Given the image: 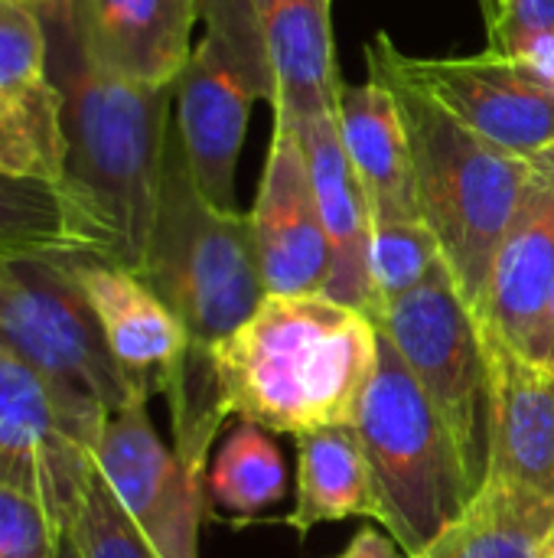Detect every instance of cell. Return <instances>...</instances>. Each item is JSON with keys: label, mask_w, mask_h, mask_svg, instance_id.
Returning a JSON list of instances; mask_svg holds the SVG:
<instances>
[{"label": "cell", "mask_w": 554, "mask_h": 558, "mask_svg": "<svg viewBox=\"0 0 554 558\" xmlns=\"http://www.w3.org/2000/svg\"><path fill=\"white\" fill-rule=\"evenodd\" d=\"M42 29L62 95L59 186L82 255L140 275L157 219L173 85H144L91 65L75 43L69 10L42 20Z\"/></svg>", "instance_id": "cell-1"}, {"label": "cell", "mask_w": 554, "mask_h": 558, "mask_svg": "<svg viewBox=\"0 0 554 558\" xmlns=\"http://www.w3.org/2000/svg\"><path fill=\"white\" fill-rule=\"evenodd\" d=\"M369 314L323 294H264L255 314L209 350L222 415L278 435L353 425L379 366Z\"/></svg>", "instance_id": "cell-2"}, {"label": "cell", "mask_w": 554, "mask_h": 558, "mask_svg": "<svg viewBox=\"0 0 554 558\" xmlns=\"http://www.w3.org/2000/svg\"><path fill=\"white\" fill-rule=\"evenodd\" d=\"M369 75L385 82L402 108L421 219L434 232L467 307L480 320L500 242L535 163L493 147L402 78Z\"/></svg>", "instance_id": "cell-3"}, {"label": "cell", "mask_w": 554, "mask_h": 558, "mask_svg": "<svg viewBox=\"0 0 554 558\" xmlns=\"http://www.w3.org/2000/svg\"><path fill=\"white\" fill-rule=\"evenodd\" d=\"M140 278L180 317L193 350L209 353L238 330L264 301L251 219L212 206L186 163L176 124H170L157 219Z\"/></svg>", "instance_id": "cell-4"}, {"label": "cell", "mask_w": 554, "mask_h": 558, "mask_svg": "<svg viewBox=\"0 0 554 558\" xmlns=\"http://www.w3.org/2000/svg\"><path fill=\"white\" fill-rule=\"evenodd\" d=\"M379 497V526L415 558L477 497L441 415L382 337L353 422Z\"/></svg>", "instance_id": "cell-5"}, {"label": "cell", "mask_w": 554, "mask_h": 558, "mask_svg": "<svg viewBox=\"0 0 554 558\" xmlns=\"http://www.w3.org/2000/svg\"><path fill=\"white\" fill-rule=\"evenodd\" d=\"M206 33L173 85V124L199 193L235 206V170L255 101L274 105V72L255 0H199Z\"/></svg>", "instance_id": "cell-6"}, {"label": "cell", "mask_w": 554, "mask_h": 558, "mask_svg": "<svg viewBox=\"0 0 554 558\" xmlns=\"http://www.w3.org/2000/svg\"><path fill=\"white\" fill-rule=\"evenodd\" d=\"M0 350L101 418L140 396L101 337L72 255L0 258Z\"/></svg>", "instance_id": "cell-7"}, {"label": "cell", "mask_w": 554, "mask_h": 558, "mask_svg": "<svg viewBox=\"0 0 554 558\" xmlns=\"http://www.w3.org/2000/svg\"><path fill=\"white\" fill-rule=\"evenodd\" d=\"M372 324L405 360L480 490L490 458V379L477 314L467 307L447 262L421 288L382 307Z\"/></svg>", "instance_id": "cell-8"}, {"label": "cell", "mask_w": 554, "mask_h": 558, "mask_svg": "<svg viewBox=\"0 0 554 558\" xmlns=\"http://www.w3.org/2000/svg\"><path fill=\"white\" fill-rule=\"evenodd\" d=\"M104 422L0 350V484L39 500L62 530L95 477Z\"/></svg>", "instance_id": "cell-9"}, {"label": "cell", "mask_w": 554, "mask_h": 558, "mask_svg": "<svg viewBox=\"0 0 554 558\" xmlns=\"http://www.w3.org/2000/svg\"><path fill=\"white\" fill-rule=\"evenodd\" d=\"M369 72L424 92L464 128L493 147L539 163L554 157V92L526 78L509 59L487 49L464 59H415L382 33L366 49Z\"/></svg>", "instance_id": "cell-10"}, {"label": "cell", "mask_w": 554, "mask_h": 558, "mask_svg": "<svg viewBox=\"0 0 554 558\" xmlns=\"http://www.w3.org/2000/svg\"><path fill=\"white\" fill-rule=\"evenodd\" d=\"M147 402L134 396L108 415L95 445V471L157 556L199 558L206 487L160 441Z\"/></svg>", "instance_id": "cell-11"}, {"label": "cell", "mask_w": 554, "mask_h": 558, "mask_svg": "<svg viewBox=\"0 0 554 558\" xmlns=\"http://www.w3.org/2000/svg\"><path fill=\"white\" fill-rule=\"evenodd\" d=\"M248 219L264 294H323L330 278V242L317 209L304 144L284 124H274Z\"/></svg>", "instance_id": "cell-12"}, {"label": "cell", "mask_w": 554, "mask_h": 558, "mask_svg": "<svg viewBox=\"0 0 554 558\" xmlns=\"http://www.w3.org/2000/svg\"><path fill=\"white\" fill-rule=\"evenodd\" d=\"M72 268L124 379L147 399L167 396L183 376L193 347L180 317L140 275L121 265L72 255Z\"/></svg>", "instance_id": "cell-13"}, {"label": "cell", "mask_w": 554, "mask_h": 558, "mask_svg": "<svg viewBox=\"0 0 554 558\" xmlns=\"http://www.w3.org/2000/svg\"><path fill=\"white\" fill-rule=\"evenodd\" d=\"M554 291V157L532 167L522 203L500 242L477 324L539 363Z\"/></svg>", "instance_id": "cell-14"}, {"label": "cell", "mask_w": 554, "mask_h": 558, "mask_svg": "<svg viewBox=\"0 0 554 558\" xmlns=\"http://www.w3.org/2000/svg\"><path fill=\"white\" fill-rule=\"evenodd\" d=\"M490 379L487 477H500L554 500V369L522 356L480 324Z\"/></svg>", "instance_id": "cell-15"}, {"label": "cell", "mask_w": 554, "mask_h": 558, "mask_svg": "<svg viewBox=\"0 0 554 558\" xmlns=\"http://www.w3.org/2000/svg\"><path fill=\"white\" fill-rule=\"evenodd\" d=\"M199 0H69L85 59L144 85H176L193 56Z\"/></svg>", "instance_id": "cell-16"}, {"label": "cell", "mask_w": 554, "mask_h": 558, "mask_svg": "<svg viewBox=\"0 0 554 558\" xmlns=\"http://www.w3.org/2000/svg\"><path fill=\"white\" fill-rule=\"evenodd\" d=\"M333 114L346 157L369 199L372 222L421 219L411 144L392 88L372 75L362 85L340 78Z\"/></svg>", "instance_id": "cell-17"}, {"label": "cell", "mask_w": 554, "mask_h": 558, "mask_svg": "<svg viewBox=\"0 0 554 558\" xmlns=\"http://www.w3.org/2000/svg\"><path fill=\"white\" fill-rule=\"evenodd\" d=\"M297 137L304 144L317 209L330 242V278L323 284V298L369 314L372 311V281H369L372 209L340 141L336 114L317 118Z\"/></svg>", "instance_id": "cell-18"}, {"label": "cell", "mask_w": 554, "mask_h": 558, "mask_svg": "<svg viewBox=\"0 0 554 558\" xmlns=\"http://www.w3.org/2000/svg\"><path fill=\"white\" fill-rule=\"evenodd\" d=\"M274 72V124L300 134L336 105L330 0H255Z\"/></svg>", "instance_id": "cell-19"}, {"label": "cell", "mask_w": 554, "mask_h": 558, "mask_svg": "<svg viewBox=\"0 0 554 558\" xmlns=\"http://www.w3.org/2000/svg\"><path fill=\"white\" fill-rule=\"evenodd\" d=\"M0 111L29 134L59 183L62 95L52 82L42 20L20 0H0Z\"/></svg>", "instance_id": "cell-20"}, {"label": "cell", "mask_w": 554, "mask_h": 558, "mask_svg": "<svg viewBox=\"0 0 554 558\" xmlns=\"http://www.w3.org/2000/svg\"><path fill=\"white\" fill-rule=\"evenodd\" d=\"M554 539V500L487 477L464 513L415 558H545Z\"/></svg>", "instance_id": "cell-21"}, {"label": "cell", "mask_w": 554, "mask_h": 558, "mask_svg": "<svg viewBox=\"0 0 554 558\" xmlns=\"http://www.w3.org/2000/svg\"><path fill=\"white\" fill-rule=\"evenodd\" d=\"M349 517L379 520V497L362 441L353 425L320 428L297 438V504L287 526L307 539L323 523Z\"/></svg>", "instance_id": "cell-22"}, {"label": "cell", "mask_w": 554, "mask_h": 558, "mask_svg": "<svg viewBox=\"0 0 554 558\" xmlns=\"http://www.w3.org/2000/svg\"><path fill=\"white\" fill-rule=\"evenodd\" d=\"M23 255H82V242L56 180L0 170V258Z\"/></svg>", "instance_id": "cell-23"}, {"label": "cell", "mask_w": 554, "mask_h": 558, "mask_svg": "<svg viewBox=\"0 0 554 558\" xmlns=\"http://www.w3.org/2000/svg\"><path fill=\"white\" fill-rule=\"evenodd\" d=\"M206 494L219 510L232 513L235 520L258 517L284 500V458L264 428L248 422H238V428H232L206 474Z\"/></svg>", "instance_id": "cell-24"}, {"label": "cell", "mask_w": 554, "mask_h": 558, "mask_svg": "<svg viewBox=\"0 0 554 558\" xmlns=\"http://www.w3.org/2000/svg\"><path fill=\"white\" fill-rule=\"evenodd\" d=\"M444 265L441 245L424 219L411 222H372L369 242V281H372V311L395 304L398 298L421 288Z\"/></svg>", "instance_id": "cell-25"}, {"label": "cell", "mask_w": 554, "mask_h": 558, "mask_svg": "<svg viewBox=\"0 0 554 558\" xmlns=\"http://www.w3.org/2000/svg\"><path fill=\"white\" fill-rule=\"evenodd\" d=\"M65 536L75 546L78 558H160L150 549V543L137 533V526L127 520V513L118 507V500L111 497L98 471Z\"/></svg>", "instance_id": "cell-26"}, {"label": "cell", "mask_w": 554, "mask_h": 558, "mask_svg": "<svg viewBox=\"0 0 554 558\" xmlns=\"http://www.w3.org/2000/svg\"><path fill=\"white\" fill-rule=\"evenodd\" d=\"M62 523L29 494L0 484V558H59Z\"/></svg>", "instance_id": "cell-27"}, {"label": "cell", "mask_w": 554, "mask_h": 558, "mask_svg": "<svg viewBox=\"0 0 554 558\" xmlns=\"http://www.w3.org/2000/svg\"><path fill=\"white\" fill-rule=\"evenodd\" d=\"M545 33H554V0H500V10L490 20V49L506 56Z\"/></svg>", "instance_id": "cell-28"}, {"label": "cell", "mask_w": 554, "mask_h": 558, "mask_svg": "<svg viewBox=\"0 0 554 558\" xmlns=\"http://www.w3.org/2000/svg\"><path fill=\"white\" fill-rule=\"evenodd\" d=\"M0 170L10 173H26V177H49L42 154L36 150V144L29 141V134L0 111Z\"/></svg>", "instance_id": "cell-29"}, {"label": "cell", "mask_w": 554, "mask_h": 558, "mask_svg": "<svg viewBox=\"0 0 554 558\" xmlns=\"http://www.w3.org/2000/svg\"><path fill=\"white\" fill-rule=\"evenodd\" d=\"M330 558H408V556L402 553V546H398L392 536H385V533H379V530L362 526V530L353 536V543H349L340 556H330Z\"/></svg>", "instance_id": "cell-30"}, {"label": "cell", "mask_w": 554, "mask_h": 558, "mask_svg": "<svg viewBox=\"0 0 554 558\" xmlns=\"http://www.w3.org/2000/svg\"><path fill=\"white\" fill-rule=\"evenodd\" d=\"M539 363L554 369V291L552 301H549V317H545V340H542V353H539Z\"/></svg>", "instance_id": "cell-31"}, {"label": "cell", "mask_w": 554, "mask_h": 558, "mask_svg": "<svg viewBox=\"0 0 554 558\" xmlns=\"http://www.w3.org/2000/svg\"><path fill=\"white\" fill-rule=\"evenodd\" d=\"M20 3H26L39 20H49V16H56V13L69 10V0H20Z\"/></svg>", "instance_id": "cell-32"}, {"label": "cell", "mask_w": 554, "mask_h": 558, "mask_svg": "<svg viewBox=\"0 0 554 558\" xmlns=\"http://www.w3.org/2000/svg\"><path fill=\"white\" fill-rule=\"evenodd\" d=\"M483 10H487V16L493 20V16H496V10H500V0H483Z\"/></svg>", "instance_id": "cell-33"}, {"label": "cell", "mask_w": 554, "mask_h": 558, "mask_svg": "<svg viewBox=\"0 0 554 558\" xmlns=\"http://www.w3.org/2000/svg\"><path fill=\"white\" fill-rule=\"evenodd\" d=\"M59 558H78V553H75V546L69 543V536H65V546H62V556Z\"/></svg>", "instance_id": "cell-34"}, {"label": "cell", "mask_w": 554, "mask_h": 558, "mask_svg": "<svg viewBox=\"0 0 554 558\" xmlns=\"http://www.w3.org/2000/svg\"><path fill=\"white\" fill-rule=\"evenodd\" d=\"M545 558H554V539H552V546H549V553H545Z\"/></svg>", "instance_id": "cell-35"}]
</instances>
